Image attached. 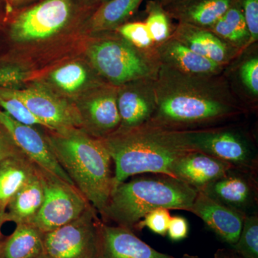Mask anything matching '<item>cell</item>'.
<instances>
[{"label": "cell", "instance_id": "1", "mask_svg": "<svg viewBox=\"0 0 258 258\" xmlns=\"http://www.w3.org/2000/svg\"><path fill=\"white\" fill-rule=\"evenodd\" d=\"M218 76L195 77L160 66L154 81L157 107L149 122L192 130L215 126L243 113Z\"/></svg>", "mask_w": 258, "mask_h": 258}, {"label": "cell", "instance_id": "2", "mask_svg": "<svg viewBox=\"0 0 258 258\" xmlns=\"http://www.w3.org/2000/svg\"><path fill=\"white\" fill-rule=\"evenodd\" d=\"M93 12L80 0H40L12 12L8 37L22 56L16 59L30 64L35 56L83 38L81 29Z\"/></svg>", "mask_w": 258, "mask_h": 258}, {"label": "cell", "instance_id": "3", "mask_svg": "<svg viewBox=\"0 0 258 258\" xmlns=\"http://www.w3.org/2000/svg\"><path fill=\"white\" fill-rule=\"evenodd\" d=\"M101 140L114 163V187L131 176L146 173L171 176L174 162L194 150L184 130L152 122L129 130L115 131Z\"/></svg>", "mask_w": 258, "mask_h": 258}, {"label": "cell", "instance_id": "4", "mask_svg": "<svg viewBox=\"0 0 258 258\" xmlns=\"http://www.w3.org/2000/svg\"><path fill=\"white\" fill-rule=\"evenodd\" d=\"M45 132L61 167L101 215L114 187L113 161L103 141L80 128L45 129Z\"/></svg>", "mask_w": 258, "mask_h": 258}, {"label": "cell", "instance_id": "5", "mask_svg": "<svg viewBox=\"0 0 258 258\" xmlns=\"http://www.w3.org/2000/svg\"><path fill=\"white\" fill-rule=\"evenodd\" d=\"M198 192L174 176L161 174L138 176L113 188L101 220L133 231L147 214L156 209L189 212Z\"/></svg>", "mask_w": 258, "mask_h": 258}, {"label": "cell", "instance_id": "6", "mask_svg": "<svg viewBox=\"0 0 258 258\" xmlns=\"http://www.w3.org/2000/svg\"><path fill=\"white\" fill-rule=\"evenodd\" d=\"M83 56L105 83L115 87L155 79L161 66L155 48L140 50L115 31L85 36Z\"/></svg>", "mask_w": 258, "mask_h": 258}, {"label": "cell", "instance_id": "7", "mask_svg": "<svg viewBox=\"0 0 258 258\" xmlns=\"http://www.w3.org/2000/svg\"><path fill=\"white\" fill-rule=\"evenodd\" d=\"M189 147L225 161L232 167L257 171V148L240 129L214 126L184 130Z\"/></svg>", "mask_w": 258, "mask_h": 258}, {"label": "cell", "instance_id": "8", "mask_svg": "<svg viewBox=\"0 0 258 258\" xmlns=\"http://www.w3.org/2000/svg\"><path fill=\"white\" fill-rule=\"evenodd\" d=\"M35 168L41 180L44 199L40 212L31 225L42 233L74 221L91 206L76 186L50 171L37 166Z\"/></svg>", "mask_w": 258, "mask_h": 258}, {"label": "cell", "instance_id": "9", "mask_svg": "<svg viewBox=\"0 0 258 258\" xmlns=\"http://www.w3.org/2000/svg\"><path fill=\"white\" fill-rule=\"evenodd\" d=\"M92 205L74 221L43 233L45 252L52 258H99L101 220Z\"/></svg>", "mask_w": 258, "mask_h": 258}, {"label": "cell", "instance_id": "10", "mask_svg": "<svg viewBox=\"0 0 258 258\" xmlns=\"http://www.w3.org/2000/svg\"><path fill=\"white\" fill-rule=\"evenodd\" d=\"M81 120V128L91 137L104 139L120 125L117 106V87L109 84L98 86L74 101Z\"/></svg>", "mask_w": 258, "mask_h": 258}, {"label": "cell", "instance_id": "11", "mask_svg": "<svg viewBox=\"0 0 258 258\" xmlns=\"http://www.w3.org/2000/svg\"><path fill=\"white\" fill-rule=\"evenodd\" d=\"M32 81L74 103L85 93L106 83L83 55L64 59L45 72L35 74Z\"/></svg>", "mask_w": 258, "mask_h": 258}, {"label": "cell", "instance_id": "12", "mask_svg": "<svg viewBox=\"0 0 258 258\" xmlns=\"http://www.w3.org/2000/svg\"><path fill=\"white\" fill-rule=\"evenodd\" d=\"M257 171L231 167L200 191L243 216L257 213Z\"/></svg>", "mask_w": 258, "mask_h": 258}, {"label": "cell", "instance_id": "13", "mask_svg": "<svg viewBox=\"0 0 258 258\" xmlns=\"http://www.w3.org/2000/svg\"><path fill=\"white\" fill-rule=\"evenodd\" d=\"M13 91L27 108L47 125L48 130L81 128V120L74 102L33 81L23 89Z\"/></svg>", "mask_w": 258, "mask_h": 258}, {"label": "cell", "instance_id": "14", "mask_svg": "<svg viewBox=\"0 0 258 258\" xmlns=\"http://www.w3.org/2000/svg\"><path fill=\"white\" fill-rule=\"evenodd\" d=\"M0 124L9 134L19 150L35 166L50 171L74 185L56 159L47 140L45 128L40 129L41 127L19 123L2 109H0Z\"/></svg>", "mask_w": 258, "mask_h": 258}, {"label": "cell", "instance_id": "15", "mask_svg": "<svg viewBox=\"0 0 258 258\" xmlns=\"http://www.w3.org/2000/svg\"><path fill=\"white\" fill-rule=\"evenodd\" d=\"M155 79L137 80L117 87L120 122L116 131L137 128L152 120L157 107Z\"/></svg>", "mask_w": 258, "mask_h": 258}, {"label": "cell", "instance_id": "16", "mask_svg": "<svg viewBox=\"0 0 258 258\" xmlns=\"http://www.w3.org/2000/svg\"><path fill=\"white\" fill-rule=\"evenodd\" d=\"M155 50L161 66L190 76L215 77L226 67L198 55L171 36L156 45Z\"/></svg>", "mask_w": 258, "mask_h": 258}, {"label": "cell", "instance_id": "17", "mask_svg": "<svg viewBox=\"0 0 258 258\" xmlns=\"http://www.w3.org/2000/svg\"><path fill=\"white\" fill-rule=\"evenodd\" d=\"M99 258H176L158 252L135 235L133 231L101 220ZM182 258H195L184 255Z\"/></svg>", "mask_w": 258, "mask_h": 258}, {"label": "cell", "instance_id": "18", "mask_svg": "<svg viewBox=\"0 0 258 258\" xmlns=\"http://www.w3.org/2000/svg\"><path fill=\"white\" fill-rule=\"evenodd\" d=\"M200 217L224 242L233 245L240 237L244 216L198 191L189 211Z\"/></svg>", "mask_w": 258, "mask_h": 258}, {"label": "cell", "instance_id": "19", "mask_svg": "<svg viewBox=\"0 0 258 258\" xmlns=\"http://www.w3.org/2000/svg\"><path fill=\"white\" fill-rule=\"evenodd\" d=\"M232 167L225 161L199 151L180 157L171 168V176L200 191Z\"/></svg>", "mask_w": 258, "mask_h": 258}, {"label": "cell", "instance_id": "20", "mask_svg": "<svg viewBox=\"0 0 258 258\" xmlns=\"http://www.w3.org/2000/svg\"><path fill=\"white\" fill-rule=\"evenodd\" d=\"M171 37L198 55L224 66L241 54L240 51L226 43L208 29L188 24H178Z\"/></svg>", "mask_w": 258, "mask_h": 258}, {"label": "cell", "instance_id": "21", "mask_svg": "<svg viewBox=\"0 0 258 258\" xmlns=\"http://www.w3.org/2000/svg\"><path fill=\"white\" fill-rule=\"evenodd\" d=\"M237 0H186L163 7L169 16L179 23L198 28H211Z\"/></svg>", "mask_w": 258, "mask_h": 258}, {"label": "cell", "instance_id": "22", "mask_svg": "<svg viewBox=\"0 0 258 258\" xmlns=\"http://www.w3.org/2000/svg\"><path fill=\"white\" fill-rule=\"evenodd\" d=\"M144 0H108L100 5L83 23V37L101 32L114 31L128 22Z\"/></svg>", "mask_w": 258, "mask_h": 258}, {"label": "cell", "instance_id": "23", "mask_svg": "<svg viewBox=\"0 0 258 258\" xmlns=\"http://www.w3.org/2000/svg\"><path fill=\"white\" fill-rule=\"evenodd\" d=\"M43 199V187L35 168L34 174L8 204L5 222H13L16 225L32 224L40 212Z\"/></svg>", "mask_w": 258, "mask_h": 258}, {"label": "cell", "instance_id": "24", "mask_svg": "<svg viewBox=\"0 0 258 258\" xmlns=\"http://www.w3.org/2000/svg\"><path fill=\"white\" fill-rule=\"evenodd\" d=\"M35 170V164L23 153L0 161V212L5 213L10 200Z\"/></svg>", "mask_w": 258, "mask_h": 258}, {"label": "cell", "instance_id": "25", "mask_svg": "<svg viewBox=\"0 0 258 258\" xmlns=\"http://www.w3.org/2000/svg\"><path fill=\"white\" fill-rule=\"evenodd\" d=\"M44 252L43 233L31 224L17 225L13 233L0 242V258H35Z\"/></svg>", "mask_w": 258, "mask_h": 258}, {"label": "cell", "instance_id": "26", "mask_svg": "<svg viewBox=\"0 0 258 258\" xmlns=\"http://www.w3.org/2000/svg\"><path fill=\"white\" fill-rule=\"evenodd\" d=\"M208 30L240 53L249 47V34L238 0Z\"/></svg>", "mask_w": 258, "mask_h": 258}, {"label": "cell", "instance_id": "27", "mask_svg": "<svg viewBox=\"0 0 258 258\" xmlns=\"http://www.w3.org/2000/svg\"><path fill=\"white\" fill-rule=\"evenodd\" d=\"M35 74L31 64L19 59L0 62V88L15 91L23 89Z\"/></svg>", "mask_w": 258, "mask_h": 258}, {"label": "cell", "instance_id": "28", "mask_svg": "<svg viewBox=\"0 0 258 258\" xmlns=\"http://www.w3.org/2000/svg\"><path fill=\"white\" fill-rule=\"evenodd\" d=\"M146 11L147 18L145 23L153 41L156 45L167 40L172 35L170 17L159 2H148Z\"/></svg>", "mask_w": 258, "mask_h": 258}, {"label": "cell", "instance_id": "29", "mask_svg": "<svg viewBox=\"0 0 258 258\" xmlns=\"http://www.w3.org/2000/svg\"><path fill=\"white\" fill-rule=\"evenodd\" d=\"M234 249L244 258H258V214L244 217L240 237Z\"/></svg>", "mask_w": 258, "mask_h": 258}, {"label": "cell", "instance_id": "30", "mask_svg": "<svg viewBox=\"0 0 258 258\" xmlns=\"http://www.w3.org/2000/svg\"><path fill=\"white\" fill-rule=\"evenodd\" d=\"M114 31L140 50L147 51L155 48V43L144 22H127L115 29Z\"/></svg>", "mask_w": 258, "mask_h": 258}, {"label": "cell", "instance_id": "31", "mask_svg": "<svg viewBox=\"0 0 258 258\" xmlns=\"http://www.w3.org/2000/svg\"><path fill=\"white\" fill-rule=\"evenodd\" d=\"M171 215L167 209L160 208L152 210L137 223L134 230H142L147 227L154 233L161 236L167 234Z\"/></svg>", "mask_w": 258, "mask_h": 258}, {"label": "cell", "instance_id": "32", "mask_svg": "<svg viewBox=\"0 0 258 258\" xmlns=\"http://www.w3.org/2000/svg\"><path fill=\"white\" fill-rule=\"evenodd\" d=\"M239 78L244 89L254 98L258 96V57L249 56L239 68Z\"/></svg>", "mask_w": 258, "mask_h": 258}, {"label": "cell", "instance_id": "33", "mask_svg": "<svg viewBox=\"0 0 258 258\" xmlns=\"http://www.w3.org/2000/svg\"><path fill=\"white\" fill-rule=\"evenodd\" d=\"M249 34V46L258 39V0H238Z\"/></svg>", "mask_w": 258, "mask_h": 258}, {"label": "cell", "instance_id": "34", "mask_svg": "<svg viewBox=\"0 0 258 258\" xmlns=\"http://www.w3.org/2000/svg\"><path fill=\"white\" fill-rule=\"evenodd\" d=\"M189 225L183 217H171L168 227L167 234L172 241L184 240L188 235Z\"/></svg>", "mask_w": 258, "mask_h": 258}, {"label": "cell", "instance_id": "35", "mask_svg": "<svg viewBox=\"0 0 258 258\" xmlns=\"http://www.w3.org/2000/svg\"><path fill=\"white\" fill-rule=\"evenodd\" d=\"M22 154L4 127L0 124V161L6 158Z\"/></svg>", "mask_w": 258, "mask_h": 258}, {"label": "cell", "instance_id": "36", "mask_svg": "<svg viewBox=\"0 0 258 258\" xmlns=\"http://www.w3.org/2000/svg\"><path fill=\"white\" fill-rule=\"evenodd\" d=\"M39 1L40 0H5L7 10L9 13L15 10L23 9Z\"/></svg>", "mask_w": 258, "mask_h": 258}, {"label": "cell", "instance_id": "37", "mask_svg": "<svg viewBox=\"0 0 258 258\" xmlns=\"http://www.w3.org/2000/svg\"><path fill=\"white\" fill-rule=\"evenodd\" d=\"M85 6L94 11L97 8L106 3L108 0H80Z\"/></svg>", "mask_w": 258, "mask_h": 258}, {"label": "cell", "instance_id": "38", "mask_svg": "<svg viewBox=\"0 0 258 258\" xmlns=\"http://www.w3.org/2000/svg\"><path fill=\"white\" fill-rule=\"evenodd\" d=\"M157 1L164 8V7L181 3V2L186 1V0H157Z\"/></svg>", "mask_w": 258, "mask_h": 258}, {"label": "cell", "instance_id": "39", "mask_svg": "<svg viewBox=\"0 0 258 258\" xmlns=\"http://www.w3.org/2000/svg\"><path fill=\"white\" fill-rule=\"evenodd\" d=\"M5 213H3V212H0V230H1L2 225H3V223H5Z\"/></svg>", "mask_w": 258, "mask_h": 258}, {"label": "cell", "instance_id": "40", "mask_svg": "<svg viewBox=\"0 0 258 258\" xmlns=\"http://www.w3.org/2000/svg\"><path fill=\"white\" fill-rule=\"evenodd\" d=\"M35 258H52L51 257L50 255H49L48 254H47L46 252H44V253H42L41 254H40V255L37 256V257Z\"/></svg>", "mask_w": 258, "mask_h": 258}, {"label": "cell", "instance_id": "41", "mask_svg": "<svg viewBox=\"0 0 258 258\" xmlns=\"http://www.w3.org/2000/svg\"></svg>", "mask_w": 258, "mask_h": 258}, {"label": "cell", "instance_id": "42", "mask_svg": "<svg viewBox=\"0 0 258 258\" xmlns=\"http://www.w3.org/2000/svg\"><path fill=\"white\" fill-rule=\"evenodd\" d=\"M4 1H5V0H4Z\"/></svg>", "mask_w": 258, "mask_h": 258}]
</instances>
